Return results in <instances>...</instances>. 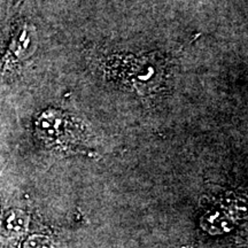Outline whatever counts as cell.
Wrapping results in <instances>:
<instances>
[{
  "label": "cell",
  "instance_id": "obj_5",
  "mask_svg": "<svg viewBox=\"0 0 248 248\" xmlns=\"http://www.w3.org/2000/svg\"><path fill=\"white\" fill-rule=\"evenodd\" d=\"M231 223V217L225 212V209L214 208L204 214L201 224L212 233H222L229 230Z\"/></svg>",
  "mask_w": 248,
  "mask_h": 248
},
{
  "label": "cell",
  "instance_id": "obj_2",
  "mask_svg": "<svg viewBox=\"0 0 248 248\" xmlns=\"http://www.w3.org/2000/svg\"><path fill=\"white\" fill-rule=\"evenodd\" d=\"M86 126L77 117L49 108L35 120V130L40 140L49 147L74 148L85 139Z\"/></svg>",
  "mask_w": 248,
  "mask_h": 248
},
{
  "label": "cell",
  "instance_id": "obj_4",
  "mask_svg": "<svg viewBox=\"0 0 248 248\" xmlns=\"http://www.w3.org/2000/svg\"><path fill=\"white\" fill-rule=\"evenodd\" d=\"M29 216L21 209H9L0 222V232L7 238H18L26 233Z\"/></svg>",
  "mask_w": 248,
  "mask_h": 248
},
{
  "label": "cell",
  "instance_id": "obj_3",
  "mask_svg": "<svg viewBox=\"0 0 248 248\" xmlns=\"http://www.w3.org/2000/svg\"><path fill=\"white\" fill-rule=\"evenodd\" d=\"M37 48V32L31 24L24 23L12 37L7 53L1 60L2 71L7 70L18 62L27 60L35 53Z\"/></svg>",
  "mask_w": 248,
  "mask_h": 248
},
{
  "label": "cell",
  "instance_id": "obj_1",
  "mask_svg": "<svg viewBox=\"0 0 248 248\" xmlns=\"http://www.w3.org/2000/svg\"><path fill=\"white\" fill-rule=\"evenodd\" d=\"M106 69L109 75L142 95L159 92L166 84L167 66L154 55H113L108 59Z\"/></svg>",
  "mask_w": 248,
  "mask_h": 248
},
{
  "label": "cell",
  "instance_id": "obj_6",
  "mask_svg": "<svg viewBox=\"0 0 248 248\" xmlns=\"http://www.w3.org/2000/svg\"><path fill=\"white\" fill-rule=\"evenodd\" d=\"M24 248H54L53 243L48 237L40 234H33L24 243Z\"/></svg>",
  "mask_w": 248,
  "mask_h": 248
}]
</instances>
